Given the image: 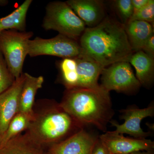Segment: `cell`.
Here are the masks:
<instances>
[{
	"label": "cell",
	"instance_id": "1",
	"mask_svg": "<svg viewBox=\"0 0 154 154\" xmlns=\"http://www.w3.org/2000/svg\"><path fill=\"white\" fill-rule=\"evenodd\" d=\"M79 38L80 56L104 67L119 62H128L134 53L124 25L111 17H106L93 28H86Z\"/></svg>",
	"mask_w": 154,
	"mask_h": 154
},
{
	"label": "cell",
	"instance_id": "2",
	"mask_svg": "<svg viewBox=\"0 0 154 154\" xmlns=\"http://www.w3.org/2000/svg\"><path fill=\"white\" fill-rule=\"evenodd\" d=\"M60 105L82 127L92 125L105 133L114 114L109 92L100 85L66 89Z\"/></svg>",
	"mask_w": 154,
	"mask_h": 154
},
{
	"label": "cell",
	"instance_id": "3",
	"mask_svg": "<svg viewBox=\"0 0 154 154\" xmlns=\"http://www.w3.org/2000/svg\"><path fill=\"white\" fill-rule=\"evenodd\" d=\"M34 111L26 133L44 148L66 139L84 128L67 113L60 103L50 102L49 106Z\"/></svg>",
	"mask_w": 154,
	"mask_h": 154
},
{
	"label": "cell",
	"instance_id": "4",
	"mask_svg": "<svg viewBox=\"0 0 154 154\" xmlns=\"http://www.w3.org/2000/svg\"><path fill=\"white\" fill-rule=\"evenodd\" d=\"M46 30H54L59 34L76 40L86 26L66 2L55 1L48 4L42 24Z\"/></svg>",
	"mask_w": 154,
	"mask_h": 154
},
{
	"label": "cell",
	"instance_id": "5",
	"mask_svg": "<svg viewBox=\"0 0 154 154\" xmlns=\"http://www.w3.org/2000/svg\"><path fill=\"white\" fill-rule=\"evenodd\" d=\"M33 34L32 31L15 30L0 33V52L16 79L23 73V65L28 55V42Z\"/></svg>",
	"mask_w": 154,
	"mask_h": 154
},
{
	"label": "cell",
	"instance_id": "6",
	"mask_svg": "<svg viewBox=\"0 0 154 154\" xmlns=\"http://www.w3.org/2000/svg\"><path fill=\"white\" fill-rule=\"evenodd\" d=\"M82 54L79 43L61 34L50 38L36 37L28 42V55L36 57L50 55L66 58H75Z\"/></svg>",
	"mask_w": 154,
	"mask_h": 154
},
{
	"label": "cell",
	"instance_id": "7",
	"mask_svg": "<svg viewBox=\"0 0 154 154\" xmlns=\"http://www.w3.org/2000/svg\"><path fill=\"white\" fill-rule=\"evenodd\" d=\"M101 75L100 86L108 92L115 91L132 94L137 91L141 86L128 62H119L106 67Z\"/></svg>",
	"mask_w": 154,
	"mask_h": 154
},
{
	"label": "cell",
	"instance_id": "8",
	"mask_svg": "<svg viewBox=\"0 0 154 154\" xmlns=\"http://www.w3.org/2000/svg\"><path fill=\"white\" fill-rule=\"evenodd\" d=\"M121 119L124 120L122 124H119L115 120H111L110 123L115 126L116 132L120 134H129L138 139H146L149 133L144 131L141 128L140 123L143 119L154 115V105L152 103L147 107L139 108L135 106H131L121 110Z\"/></svg>",
	"mask_w": 154,
	"mask_h": 154
},
{
	"label": "cell",
	"instance_id": "9",
	"mask_svg": "<svg viewBox=\"0 0 154 154\" xmlns=\"http://www.w3.org/2000/svg\"><path fill=\"white\" fill-rule=\"evenodd\" d=\"M99 138L82 128L66 139L50 146L45 154H92Z\"/></svg>",
	"mask_w": 154,
	"mask_h": 154
},
{
	"label": "cell",
	"instance_id": "10",
	"mask_svg": "<svg viewBox=\"0 0 154 154\" xmlns=\"http://www.w3.org/2000/svg\"><path fill=\"white\" fill-rule=\"evenodd\" d=\"M109 154H128L135 152L154 150L150 140L125 137L114 131H107L99 137Z\"/></svg>",
	"mask_w": 154,
	"mask_h": 154
},
{
	"label": "cell",
	"instance_id": "11",
	"mask_svg": "<svg viewBox=\"0 0 154 154\" xmlns=\"http://www.w3.org/2000/svg\"><path fill=\"white\" fill-rule=\"evenodd\" d=\"M25 78V73H22L9 89L0 95V139L12 119L19 113V96Z\"/></svg>",
	"mask_w": 154,
	"mask_h": 154
},
{
	"label": "cell",
	"instance_id": "12",
	"mask_svg": "<svg viewBox=\"0 0 154 154\" xmlns=\"http://www.w3.org/2000/svg\"><path fill=\"white\" fill-rule=\"evenodd\" d=\"M66 2L88 28L95 27L106 17L103 1L68 0Z\"/></svg>",
	"mask_w": 154,
	"mask_h": 154
},
{
	"label": "cell",
	"instance_id": "13",
	"mask_svg": "<svg viewBox=\"0 0 154 154\" xmlns=\"http://www.w3.org/2000/svg\"><path fill=\"white\" fill-rule=\"evenodd\" d=\"M77 63V88H95L99 86L98 80L104 67L83 56L75 58Z\"/></svg>",
	"mask_w": 154,
	"mask_h": 154
},
{
	"label": "cell",
	"instance_id": "14",
	"mask_svg": "<svg viewBox=\"0 0 154 154\" xmlns=\"http://www.w3.org/2000/svg\"><path fill=\"white\" fill-rule=\"evenodd\" d=\"M25 80L19 96V112L33 115V106L36 93L42 88L44 78L33 76L25 73Z\"/></svg>",
	"mask_w": 154,
	"mask_h": 154
},
{
	"label": "cell",
	"instance_id": "15",
	"mask_svg": "<svg viewBox=\"0 0 154 154\" xmlns=\"http://www.w3.org/2000/svg\"><path fill=\"white\" fill-rule=\"evenodd\" d=\"M124 25L134 53L141 51L146 42L154 34L153 26L147 22L132 20Z\"/></svg>",
	"mask_w": 154,
	"mask_h": 154
},
{
	"label": "cell",
	"instance_id": "16",
	"mask_svg": "<svg viewBox=\"0 0 154 154\" xmlns=\"http://www.w3.org/2000/svg\"><path fill=\"white\" fill-rule=\"evenodd\" d=\"M134 67L140 85L149 88L154 82V60L142 51L134 53L128 61Z\"/></svg>",
	"mask_w": 154,
	"mask_h": 154
},
{
	"label": "cell",
	"instance_id": "17",
	"mask_svg": "<svg viewBox=\"0 0 154 154\" xmlns=\"http://www.w3.org/2000/svg\"><path fill=\"white\" fill-rule=\"evenodd\" d=\"M0 154H45V152L25 132L0 147Z\"/></svg>",
	"mask_w": 154,
	"mask_h": 154
},
{
	"label": "cell",
	"instance_id": "18",
	"mask_svg": "<svg viewBox=\"0 0 154 154\" xmlns=\"http://www.w3.org/2000/svg\"><path fill=\"white\" fill-rule=\"evenodd\" d=\"M32 2V0H25L11 14L0 18V33L10 30L26 31V17Z\"/></svg>",
	"mask_w": 154,
	"mask_h": 154
},
{
	"label": "cell",
	"instance_id": "19",
	"mask_svg": "<svg viewBox=\"0 0 154 154\" xmlns=\"http://www.w3.org/2000/svg\"><path fill=\"white\" fill-rule=\"evenodd\" d=\"M33 116V114L30 115L22 112L17 113L9 123L6 131L0 139V147L21 134L23 131L27 130Z\"/></svg>",
	"mask_w": 154,
	"mask_h": 154
},
{
	"label": "cell",
	"instance_id": "20",
	"mask_svg": "<svg viewBox=\"0 0 154 154\" xmlns=\"http://www.w3.org/2000/svg\"><path fill=\"white\" fill-rule=\"evenodd\" d=\"M62 79L66 89L77 88L78 75L77 63L75 58H63L60 64Z\"/></svg>",
	"mask_w": 154,
	"mask_h": 154
},
{
	"label": "cell",
	"instance_id": "21",
	"mask_svg": "<svg viewBox=\"0 0 154 154\" xmlns=\"http://www.w3.org/2000/svg\"><path fill=\"white\" fill-rule=\"evenodd\" d=\"M113 6L119 18L121 23L125 25L131 19L134 14V8L131 0H116L113 1Z\"/></svg>",
	"mask_w": 154,
	"mask_h": 154
},
{
	"label": "cell",
	"instance_id": "22",
	"mask_svg": "<svg viewBox=\"0 0 154 154\" xmlns=\"http://www.w3.org/2000/svg\"><path fill=\"white\" fill-rule=\"evenodd\" d=\"M15 80L2 54L0 52V95L10 88Z\"/></svg>",
	"mask_w": 154,
	"mask_h": 154
},
{
	"label": "cell",
	"instance_id": "23",
	"mask_svg": "<svg viewBox=\"0 0 154 154\" xmlns=\"http://www.w3.org/2000/svg\"><path fill=\"white\" fill-rule=\"evenodd\" d=\"M137 20L153 24L154 22V1L149 0L142 8L134 12L130 21Z\"/></svg>",
	"mask_w": 154,
	"mask_h": 154
},
{
	"label": "cell",
	"instance_id": "24",
	"mask_svg": "<svg viewBox=\"0 0 154 154\" xmlns=\"http://www.w3.org/2000/svg\"><path fill=\"white\" fill-rule=\"evenodd\" d=\"M150 57L154 58V35L153 34L146 42L142 50Z\"/></svg>",
	"mask_w": 154,
	"mask_h": 154
},
{
	"label": "cell",
	"instance_id": "25",
	"mask_svg": "<svg viewBox=\"0 0 154 154\" xmlns=\"http://www.w3.org/2000/svg\"><path fill=\"white\" fill-rule=\"evenodd\" d=\"M92 154H109L107 149L99 139V138L95 145Z\"/></svg>",
	"mask_w": 154,
	"mask_h": 154
},
{
	"label": "cell",
	"instance_id": "26",
	"mask_svg": "<svg viewBox=\"0 0 154 154\" xmlns=\"http://www.w3.org/2000/svg\"><path fill=\"white\" fill-rule=\"evenodd\" d=\"M149 0H131L134 12L142 8L149 3Z\"/></svg>",
	"mask_w": 154,
	"mask_h": 154
},
{
	"label": "cell",
	"instance_id": "27",
	"mask_svg": "<svg viewBox=\"0 0 154 154\" xmlns=\"http://www.w3.org/2000/svg\"><path fill=\"white\" fill-rule=\"evenodd\" d=\"M128 154H154V150H150L149 151H144V152H135Z\"/></svg>",
	"mask_w": 154,
	"mask_h": 154
},
{
	"label": "cell",
	"instance_id": "28",
	"mask_svg": "<svg viewBox=\"0 0 154 154\" xmlns=\"http://www.w3.org/2000/svg\"><path fill=\"white\" fill-rule=\"evenodd\" d=\"M8 3V1L6 0H0V6H5Z\"/></svg>",
	"mask_w": 154,
	"mask_h": 154
}]
</instances>
